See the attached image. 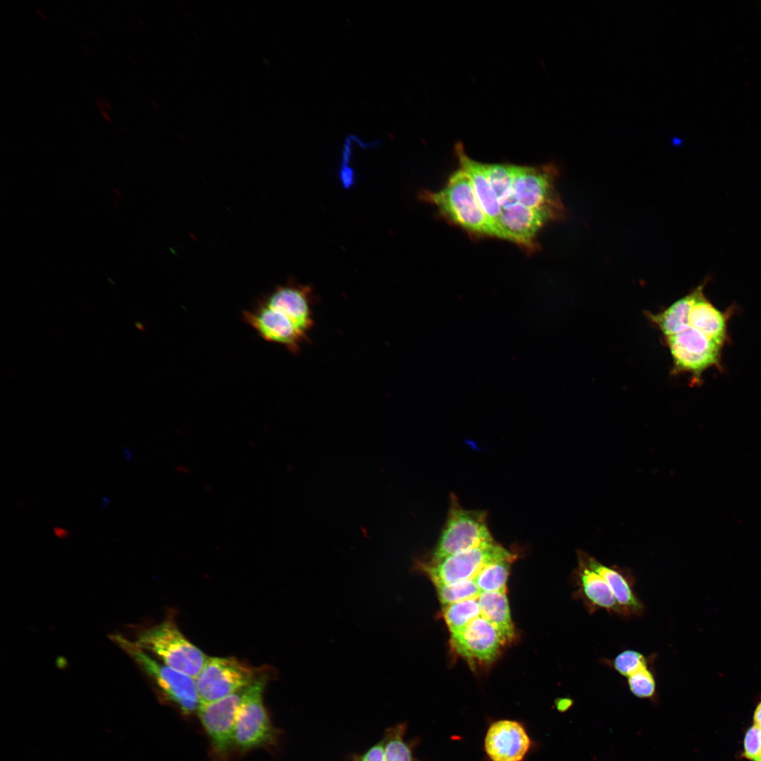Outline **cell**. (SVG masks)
Here are the masks:
<instances>
[{"label": "cell", "instance_id": "6da1fadb", "mask_svg": "<svg viewBox=\"0 0 761 761\" xmlns=\"http://www.w3.org/2000/svg\"><path fill=\"white\" fill-rule=\"evenodd\" d=\"M314 294L309 285L293 280L276 286L242 311L243 322L266 342L299 352L314 324Z\"/></svg>", "mask_w": 761, "mask_h": 761}, {"label": "cell", "instance_id": "7a4b0ae2", "mask_svg": "<svg viewBox=\"0 0 761 761\" xmlns=\"http://www.w3.org/2000/svg\"><path fill=\"white\" fill-rule=\"evenodd\" d=\"M419 198L435 205L452 223L466 230L502 239L497 227L485 214L469 178L461 169L454 171L440 190H423Z\"/></svg>", "mask_w": 761, "mask_h": 761}, {"label": "cell", "instance_id": "3957f363", "mask_svg": "<svg viewBox=\"0 0 761 761\" xmlns=\"http://www.w3.org/2000/svg\"><path fill=\"white\" fill-rule=\"evenodd\" d=\"M133 641L165 665L194 679L209 657L182 634L171 616L139 629Z\"/></svg>", "mask_w": 761, "mask_h": 761}, {"label": "cell", "instance_id": "277c9868", "mask_svg": "<svg viewBox=\"0 0 761 761\" xmlns=\"http://www.w3.org/2000/svg\"><path fill=\"white\" fill-rule=\"evenodd\" d=\"M110 638L151 680L166 700L184 714L197 713L201 702L194 678L165 665L120 633H113Z\"/></svg>", "mask_w": 761, "mask_h": 761}, {"label": "cell", "instance_id": "5b68a950", "mask_svg": "<svg viewBox=\"0 0 761 761\" xmlns=\"http://www.w3.org/2000/svg\"><path fill=\"white\" fill-rule=\"evenodd\" d=\"M268 677L265 669L243 691L234 732L235 748L241 753L271 748L278 743V732L264 703Z\"/></svg>", "mask_w": 761, "mask_h": 761}, {"label": "cell", "instance_id": "8992f818", "mask_svg": "<svg viewBox=\"0 0 761 761\" xmlns=\"http://www.w3.org/2000/svg\"><path fill=\"white\" fill-rule=\"evenodd\" d=\"M487 518L485 511L466 509L452 494L446 521L431 559H440L493 540Z\"/></svg>", "mask_w": 761, "mask_h": 761}, {"label": "cell", "instance_id": "52a82bcc", "mask_svg": "<svg viewBox=\"0 0 761 761\" xmlns=\"http://www.w3.org/2000/svg\"><path fill=\"white\" fill-rule=\"evenodd\" d=\"M264 670L234 657H209L194 678L201 703H211L242 691Z\"/></svg>", "mask_w": 761, "mask_h": 761}, {"label": "cell", "instance_id": "ba28073f", "mask_svg": "<svg viewBox=\"0 0 761 761\" xmlns=\"http://www.w3.org/2000/svg\"><path fill=\"white\" fill-rule=\"evenodd\" d=\"M664 340L672 359V373H689L693 383L704 371L719 364L722 346L690 325Z\"/></svg>", "mask_w": 761, "mask_h": 761}, {"label": "cell", "instance_id": "9c48e42d", "mask_svg": "<svg viewBox=\"0 0 761 761\" xmlns=\"http://www.w3.org/2000/svg\"><path fill=\"white\" fill-rule=\"evenodd\" d=\"M495 540L477 547L422 564L435 586L472 580L490 562L511 555Z\"/></svg>", "mask_w": 761, "mask_h": 761}, {"label": "cell", "instance_id": "30bf717a", "mask_svg": "<svg viewBox=\"0 0 761 761\" xmlns=\"http://www.w3.org/2000/svg\"><path fill=\"white\" fill-rule=\"evenodd\" d=\"M557 175V169L552 164L516 165L513 195L517 203L550 211L559 218L562 217L564 206L555 189Z\"/></svg>", "mask_w": 761, "mask_h": 761}, {"label": "cell", "instance_id": "8fae6325", "mask_svg": "<svg viewBox=\"0 0 761 761\" xmlns=\"http://www.w3.org/2000/svg\"><path fill=\"white\" fill-rule=\"evenodd\" d=\"M243 691L211 703H201L197 711L209 737L214 761H228L235 749V722Z\"/></svg>", "mask_w": 761, "mask_h": 761}, {"label": "cell", "instance_id": "7c38bea8", "mask_svg": "<svg viewBox=\"0 0 761 761\" xmlns=\"http://www.w3.org/2000/svg\"><path fill=\"white\" fill-rule=\"evenodd\" d=\"M558 218L550 211L516 203L501 207L499 223L507 240L532 251L536 248L535 239L541 228L549 221Z\"/></svg>", "mask_w": 761, "mask_h": 761}, {"label": "cell", "instance_id": "4fadbf2b", "mask_svg": "<svg viewBox=\"0 0 761 761\" xmlns=\"http://www.w3.org/2000/svg\"><path fill=\"white\" fill-rule=\"evenodd\" d=\"M451 642L459 655L483 664L494 661L502 645L495 627L482 616L451 634Z\"/></svg>", "mask_w": 761, "mask_h": 761}, {"label": "cell", "instance_id": "5bb4252c", "mask_svg": "<svg viewBox=\"0 0 761 761\" xmlns=\"http://www.w3.org/2000/svg\"><path fill=\"white\" fill-rule=\"evenodd\" d=\"M531 743L521 723L502 719L489 726L485 736L484 748L491 761H522Z\"/></svg>", "mask_w": 761, "mask_h": 761}, {"label": "cell", "instance_id": "9a60e30c", "mask_svg": "<svg viewBox=\"0 0 761 761\" xmlns=\"http://www.w3.org/2000/svg\"><path fill=\"white\" fill-rule=\"evenodd\" d=\"M574 578L578 588L576 595L591 613L605 610L619 617H627L603 578L579 560Z\"/></svg>", "mask_w": 761, "mask_h": 761}, {"label": "cell", "instance_id": "2e32d148", "mask_svg": "<svg viewBox=\"0 0 761 761\" xmlns=\"http://www.w3.org/2000/svg\"><path fill=\"white\" fill-rule=\"evenodd\" d=\"M455 154L459 163V168L469 178L479 204L485 214L499 229L502 239L507 240L506 235L499 223L501 204L483 171V163L469 157L460 142L457 143L455 146Z\"/></svg>", "mask_w": 761, "mask_h": 761}, {"label": "cell", "instance_id": "e0dca14e", "mask_svg": "<svg viewBox=\"0 0 761 761\" xmlns=\"http://www.w3.org/2000/svg\"><path fill=\"white\" fill-rule=\"evenodd\" d=\"M577 559L603 578L627 616H638L643 613L645 607L634 592L631 579L624 573L605 565L582 550L577 552Z\"/></svg>", "mask_w": 761, "mask_h": 761}, {"label": "cell", "instance_id": "ac0fdd59", "mask_svg": "<svg viewBox=\"0 0 761 761\" xmlns=\"http://www.w3.org/2000/svg\"><path fill=\"white\" fill-rule=\"evenodd\" d=\"M406 730L405 723L388 728L378 743L352 755L351 761H417L412 744L404 738Z\"/></svg>", "mask_w": 761, "mask_h": 761}, {"label": "cell", "instance_id": "d6986e66", "mask_svg": "<svg viewBox=\"0 0 761 761\" xmlns=\"http://www.w3.org/2000/svg\"><path fill=\"white\" fill-rule=\"evenodd\" d=\"M727 316L707 300L703 289L691 308L689 325L723 346L727 338Z\"/></svg>", "mask_w": 761, "mask_h": 761}, {"label": "cell", "instance_id": "ffe728a7", "mask_svg": "<svg viewBox=\"0 0 761 761\" xmlns=\"http://www.w3.org/2000/svg\"><path fill=\"white\" fill-rule=\"evenodd\" d=\"M478 602L481 616L495 627L502 644L512 643L515 638V629L506 591L481 592Z\"/></svg>", "mask_w": 761, "mask_h": 761}, {"label": "cell", "instance_id": "44dd1931", "mask_svg": "<svg viewBox=\"0 0 761 761\" xmlns=\"http://www.w3.org/2000/svg\"><path fill=\"white\" fill-rule=\"evenodd\" d=\"M705 283L676 300L667 309L657 314L646 313V316L663 334L664 338L675 335L689 325L691 308Z\"/></svg>", "mask_w": 761, "mask_h": 761}, {"label": "cell", "instance_id": "7402d4cb", "mask_svg": "<svg viewBox=\"0 0 761 761\" xmlns=\"http://www.w3.org/2000/svg\"><path fill=\"white\" fill-rule=\"evenodd\" d=\"M516 557L512 552L485 566L474 579L481 592L507 591L511 564Z\"/></svg>", "mask_w": 761, "mask_h": 761}, {"label": "cell", "instance_id": "603a6c76", "mask_svg": "<svg viewBox=\"0 0 761 761\" xmlns=\"http://www.w3.org/2000/svg\"><path fill=\"white\" fill-rule=\"evenodd\" d=\"M481 616L478 598L454 602L443 607V617L451 634L460 631Z\"/></svg>", "mask_w": 761, "mask_h": 761}, {"label": "cell", "instance_id": "cb8c5ba5", "mask_svg": "<svg viewBox=\"0 0 761 761\" xmlns=\"http://www.w3.org/2000/svg\"><path fill=\"white\" fill-rule=\"evenodd\" d=\"M483 168L500 204L514 196L513 185L516 165L483 163Z\"/></svg>", "mask_w": 761, "mask_h": 761}, {"label": "cell", "instance_id": "d4e9b609", "mask_svg": "<svg viewBox=\"0 0 761 761\" xmlns=\"http://www.w3.org/2000/svg\"><path fill=\"white\" fill-rule=\"evenodd\" d=\"M435 586L440 601L444 606L468 599L477 598L481 593L474 579Z\"/></svg>", "mask_w": 761, "mask_h": 761}, {"label": "cell", "instance_id": "484cf974", "mask_svg": "<svg viewBox=\"0 0 761 761\" xmlns=\"http://www.w3.org/2000/svg\"><path fill=\"white\" fill-rule=\"evenodd\" d=\"M629 688L632 694L641 699H653L656 694V681L648 665L627 677Z\"/></svg>", "mask_w": 761, "mask_h": 761}, {"label": "cell", "instance_id": "4316f807", "mask_svg": "<svg viewBox=\"0 0 761 761\" xmlns=\"http://www.w3.org/2000/svg\"><path fill=\"white\" fill-rule=\"evenodd\" d=\"M648 665V661L645 656L633 650L622 651L612 661L614 670L626 678Z\"/></svg>", "mask_w": 761, "mask_h": 761}, {"label": "cell", "instance_id": "83f0119b", "mask_svg": "<svg viewBox=\"0 0 761 761\" xmlns=\"http://www.w3.org/2000/svg\"><path fill=\"white\" fill-rule=\"evenodd\" d=\"M742 757L749 761H761L758 728L754 724L745 733Z\"/></svg>", "mask_w": 761, "mask_h": 761}, {"label": "cell", "instance_id": "f1b7e54d", "mask_svg": "<svg viewBox=\"0 0 761 761\" xmlns=\"http://www.w3.org/2000/svg\"><path fill=\"white\" fill-rule=\"evenodd\" d=\"M574 701L569 698H559L556 702V707L558 711L564 712L573 705Z\"/></svg>", "mask_w": 761, "mask_h": 761}, {"label": "cell", "instance_id": "f546056e", "mask_svg": "<svg viewBox=\"0 0 761 761\" xmlns=\"http://www.w3.org/2000/svg\"><path fill=\"white\" fill-rule=\"evenodd\" d=\"M753 723L754 725L759 728H761V700L757 704L753 712Z\"/></svg>", "mask_w": 761, "mask_h": 761}, {"label": "cell", "instance_id": "4dcf8cb0", "mask_svg": "<svg viewBox=\"0 0 761 761\" xmlns=\"http://www.w3.org/2000/svg\"><path fill=\"white\" fill-rule=\"evenodd\" d=\"M54 532L56 536L60 538H64L68 535V532L65 529H63L61 528H56L54 529Z\"/></svg>", "mask_w": 761, "mask_h": 761}, {"label": "cell", "instance_id": "1f68e13d", "mask_svg": "<svg viewBox=\"0 0 761 761\" xmlns=\"http://www.w3.org/2000/svg\"><path fill=\"white\" fill-rule=\"evenodd\" d=\"M757 728H758L759 740H760V748H761V728H759V727H757Z\"/></svg>", "mask_w": 761, "mask_h": 761}]
</instances>
